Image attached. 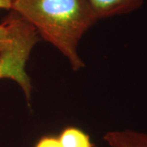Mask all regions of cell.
<instances>
[{
    "label": "cell",
    "mask_w": 147,
    "mask_h": 147,
    "mask_svg": "<svg viewBox=\"0 0 147 147\" xmlns=\"http://www.w3.org/2000/svg\"><path fill=\"white\" fill-rule=\"evenodd\" d=\"M39 37L68 60L72 69L84 66L78 47L98 17L90 0H13L11 8Z\"/></svg>",
    "instance_id": "obj_1"
},
{
    "label": "cell",
    "mask_w": 147,
    "mask_h": 147,
    "mask_svg": "<svg viewBox=\"0 0 147 147\" xmlns=\"http://www.w3.org/2000/svg\"><path fill=\"white\" fill-rule=\"evenodd\" d=\"M10 13L14 26V37L10 47L0 53V79H9L16 82L27 100H30L32 86L26 65L40 37L34 28L17 13L13 11Z\"/></svg>",
    "instance_id": "obj_2"
},
{
    "label": "cell",
    "mask_w": 147,
    "mask_h": 147,
    "mask_svg": "<svg viewBox=\"0 0 147 147\" xmlns=\"http://www.w3.org/2000/svg\"><path fill=\"white\" fill-rule=\"evenodd\" d=\"M145 0H90L98 20L131 13L140 8Z\"/></svg>",
    "instance_id": "obj_3"
},
{
    "label": "cell",
    "mask_w": 147,
    "mask_h": 147,
    "mask_svg": "<svg viewBox=\"0 0 147 147\" xmlns=\"http://www.w3.org/2000/svg\"><path fill=\"white\" fill-rule=\"evenodd\" d=\"M103 139L110 147H147V133L131 129L107 131Z\"/></svg>",
    "instance_id": "obj_4"
},
{
    "label": "cell",
    "mask_w": 147,
    "mask_h": 147,
    "mask_svg": "<svg viewBox=\"0 0 147 147\" xmlns=\"http://www.w3.org/2000/svg\"><path fill=\"white\" fill-rule=\"evenodd\" d=\"M58 139L61 147H94L89 136L74 127L65 128Z\"/></svg>",
    "instance_id": "obj_5"
},
{
    "label": "cell",
    "mask_w": 147,
    "mask_h": 147,
    "mask_svg": "<svg viewBox=\"0 0 147 147\" xmlns=\"http://www.w3.org/2000/svg\"><path fill=\"white\" fill-rule=\"evenodd\" d=\"M14 37V26L11 13L0 24V53L4 51L12 42Z\"/></svg>",
    "instance_id": "obj_6"
},
{
    "label": "cell",
    "mask_w": 147,
    "mask_h": 147,
    "mask_svg": "<svg viewBox=\"0 0 147 147\" xmlns=\"http://www.w3.org/2000/svg\"><path fill=\"white\" fill-rule=\"evenodd\" d=\"M34 147H61L58 137L46 136L38 140Z\"/></svg>",
    "instance_id": "obj_7"
},
{
    "label": "cell",
    "mask_w": 147,
    "mask_h": 147,
    "mask_svg": "<svg viewBox=\"0 0 147 147\" xmlns=\"http://www.w3.org/2000/svg\"><path fill=\"white\" fill-rule=\"evenodd\" d=\"M13 0H0V9L11 10Z\"/></svg>",
    "instance_id": "obj_8"
}]
</instances>
